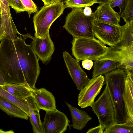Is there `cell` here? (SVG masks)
Returning a JSON list of instances; mask_svg holds the SVG:
<instances>
[{
    "label": "cell",
    "mask_w": 133,
    "mask_h": 133,
    "mask_svg": "<svg viewBox=\"0 0 133 133\" xmlns=\"http://www.w3.org/2000/svg\"><path fill=\"white\" fill-rule=\"evenodd\" d=\"M21 37H5L0 43V72L5 83L23 84L32 89L41 70L30 44Z\"/></svg>",
    "instance_id": "cell-1"
},
{
    "label": "cell",
    "mask_w": 133,
    "mask_h": 133,
    "mask_svg": "<svg viewBox=\"0 0 133 133\" xmlns=\"http://www.w3.org/2000/svg\"><path fill=\"white\" fill-rule=\"evenodd\" d=\"M127 74L119 68L105 74V81L112 101L115 111V123H125L128 118L123 95Z\"/></svg>",
    "instance_id": "cell-2"
},
{
    "label": "cell",
    "mask_w": 133,
    "mask_h": 133,
    "mask_svg": "<svg viewBox=\"0 0 133 133\" xmlns=\"http://www.w3.org/2000/svg\"><path fill=\"white\" fill-rule=\"evenodd\" d=\"M65 8L64 0H56L53 3L44 5L41 8L33 17L35 37L45 38L49 34L51 25L63 14Z\"/></svg>",
    "instance_id": "cell-3"
},
{
    "label": "cell",
    "mask_w": 133,
    "mask_h": 133,
    "mask_svg": "<svg viewBox=\"0 0 133 133\" xmlns=\"http://www.w3.org/2000/svg\"><path fill=\"white\" fill-rule=\"evenodd\" d=\"M83 9V8H74L66 16L63 27L74 37L94 38V13L86 16L84 14Z\"/></svg>",
    "instance_id": "cell-4"
},
{
    "label": "cell",
    "mask_w": 133,
    "mask_h": 133,
    "mask_svg": "<svg viewBox=\"0 0 133 133\" xmlns=\"http://www.w3.org/2000/svg\"><path fill=\"white\" fill-rule=\"evenodd\" d=\"M72 55L78 61L86 59L95 61L106 53L108 47L95 38L74 37Z\"/></svg>",
    "instance_id": "cell-5"
},
{
    "label": "cell",
    "mask_w": 133,
    "mask_h": 133,
    "mask_svg": "<svg viewBox=\"0 0 133 133\" xmlns=\"http://www.w3.org/2000/svg\"><path fill=\"white\" fill-rule=\"evenodd\" d=\"M121 40L114 45L107 48L106 53L98 60L110 59L122 63L128 55L133 54V21L127 22Z\"/></svg>",
    "instance_id": "cell-6"
},
{
    "label": "cell",
    "mask_w": 133,
    "mask_h": 133,
    "mask_svg": "<svg viewBox=\"0 0 133 133\" xmlns=\"http://www.w3.org/2000/svg\"><path fill=\"white\" fill-rule=\"evenodd\" d=\"M124 25H117L95 18L93 22V32L96 37L104 44L112 46L118 42L123 36Z\"/></svg>",
    "instance_id": "cell-7"
},
{
    "label": "cell",
    "mask_w": 133,
    "mask_h": 133,
    "mask_svg": "<svg viewBox=\"0 0 133 133\" xmlns=\"http://www.w3.org/2000/svg\"><path fill=\"white\" fill-rule=\"evenodd\" d=\"M90 107L97 116L100 125L107 128L115 123L114 109L106 85L100 96Z\"/></svg>",
    "instance_id": "cell-8"
},
{
    "label": "cell",
    "mask_w": 133,
    "mask_h": 133,
    "mask_svg": "<svg viewBox=\"0 0 133 133\" xmlns=\"http://www.w3.org/2000/svg\"><path fill=\"white\" fill-rule=\"evenodd\" d=\"M104 77L101 75L90 79L80 90L78 98V105L81 108L90 107L104 85Z\"/></svg>",
    "instance_id": "cell-9"
},
{
    "label": "cell",
    "mask_w": 133,
    "mask_h": 133,
    "mask_svg": "<svg viewBox=\"0 0 133 133\" xmlns=\"http://www.w3.org/2000/svg\"><path fill=\"white\" fill-rule=\"evenodd\" d=\"M66 115L57 109L46 112L42 122L43 133H63L69 125Z\"/></svg>",
    "instance_id": "cell-10"
},
{
    "label": "cell",
    "mask_w": 133,
    "mask_h": 133,
    "mask_svg": "<svg viewBox=\"0 0 133 133\" xmlns=\"http://www.w3.org/2000/svg\"><path fill=\"white\" fill-rule=\"evenodd\" d=\"M64 60L70 75L77 90H82L90 79L81 67L79 61L73 58L68 52L63 53Z\"/></svg>",
    "instance_id": "cell-11"
},
{
    "label": "cell",
    "mask_w": 133,
    "mask_h": 133,
    "mask_svg": "<svg viewBox=\"0 0 133 133\" xmlns=\"http://www.w3.org/2000/svg\"><path fill=\"white\" fill-rule=\"evenodd\" d=\"M30 38L33 40L30 45L39 59L43 63L50 61L55 49L49 34L44 39L31 36Z\"/></svg>",
    "instance_id": "cell-12"
},
{
    "label": "cell",
    "mask_w": 133,
    "mask_h": 133,
    "mask_svg": "<svg viewBox=\"0 0 133 133\" xmlns=\"http://www.w3.org/2000/svg\"><path fill=\"white\" fill-rule=\"evenodd\" d=\"M2 30L6 36L12 39L17 37V34L23 37L18 31L12 18L8 0H0Z\"/></svg>",
    "instance_id": "cell-13"
},
{
    "label": "cell",
    "mask_w": 133,
    "mask_h": 133,
    "mask_svg": "<svg viewBox=\"0 0 133 133\" xmlns=\"http://www.w3.org/2000/svg\"><path fill=\"white\" fill-rule=\"evenodd\" d=\"M32 93L39 110H43L46 112L57 109L55 98L51 92L45 88L33 89Z\"/></svg>",
    "instance_id": "cell-14"
},
{
    "label": "cell",
    "mask_w": 133,
    "mask_h": 133,
    "mask_svg": "<svg viewBox=\"0 0 133 133\" xmlns=\"http://www.w3.org/2000/svg\"><path fill=\"white\" fill-rule=\"evenodd\" d=\"M110 3H106L100 4L97 6L93 12L95 18L109 23L120 25V14L114 11L111 7Z\"/></svg>",
    "instance_id": "cell-15"
},
{
    "label": "cell",
    "mask_w": 133,
    "mask_h": 133,
    "mask_svg": "<svg viewBox=\"0 0 133 133\" xmlns=\"http://www.w3.org/2000/svg\"><path fill=\"white\" fill-rule=\"evenodd\" d=\"M94 64L93 78L105 75L119 68L122 64L121 61L110 59H103L95 61Z\"/></svg>",
    "instance_id": "cell-16"
},
{
    "label": "cell",
    "mask_w": 133,
    "mask_h": 133,
    "mask_svg": "<svg viewBox=\"0 0 133 133\" xmlns=\"http://www.w3.org/2000/svg\"><path fill=\"white\" fill-rule=\"evenodd\" d=\"M29 112V119L34 133H43L42 122L40 116L39 110L33 97L30 96L26 99Z\"/></svg>",
    "instance_id": "cell-17"
},
{
    "label": "cell",
    "mask_w": 133,
    "mask_h": 133,
    "mask_svg": "<svg viewBox=\"0 0 133 133\" xmlns=\"http://www.w3.org/2000/svg\"><path fill=\"white\" fill-rule=\"evenodd\" d=\"M65 102L68 107L71 114L73 128L81 130L92 118L85 111L72 106L65 101Z\"/></svg>",
    "instance_id": "cell-18"
},
{
    "label": "cell",
    "mask_w": 133,
    "mask_h": 133,
    "mask_svg": "<svg viewBox=\"0 0 133 133\" xmlns=\"http://www.w3.org/2000/svg\"><path fill=\"white\" fill-rule=\"evenodd\" d=\"M1 86L8 92L22 100H26V98L32 96L33 89L23 84L5 83Z\"/></svg>",
    "instance_id": "cell-19"
},
{
    "label": "cell",
    "mask_w": 133,
    "mask_h": 133,
    "mask_svg": "<svg viewBox=\"0 0 133 133\" xmlns=\"http://www.w3.org/2000/svg\"><path fill=\"white\" fill-rule=\"evenodd\" d=\"M133 82L127 75L123 97L128 118L133 121Z\"/></svg>",
    "instance_id": "cell-20"
},
{
    "label": "cell",
    "mask_w": 133,
    "mask_h": 133,
    "mask_svg": "<svg viewBox=\"0 0 133 133\" xmlns=\"http://www.w3.org/2000/svg\"><path fill=\"white\" fill-rule=\"evenodd\" d=\"M0 109L11 117L28 120V116L18 107L0 96Z\"/></svg>",
    "instance_id": "cell-21"
},
{
    "label": "cell",
    "mask_w": 133,
    "mask_h": 133,
    "mask_svg": "<svg viewBox=\"0 0 133 133\" xmlns=\"http://www.w3.org/2000/svg\"><path fill=\"white\" fill-rule=\"evenodd\" d=\"M0 96L18 107L29 117V108L26 100H23L17 98L5 90L0 85Z\"/></svg>",
    "instance_id": "cell-22"
},
{
    "label": "cell",
    "mask_w": 133,
    "mask_h": 133,
    "mask_svg": "<svg viewBox=\"0 0 133 133\" xmlns=\"http://www.w3.org/2000/svg\"><path fill=\"white\" fill-rule=\"evenodd\" d=\"M103 133H133V121L128 118L124 123H115L105 128Z\"/></svg>",
    "instance_id": "cell-23"
},
{
    "label": "cell",
    "mask_w": 133,
    "mask_h": 133,
    "mask_svg": "<svg viewBox=\"0 0 133 133\" xmlns=\"http://www.w3.org/2000/svg\"><path fill=\"white\" fill-rule=\"evenodd\" d=\"M133 0H125L124 8L120 13L125 23L133 20Z\"/></svg>",
    "instance_id": "cell-24"
},
{
    "label": "cell",
    "mask_w": 133,
    "mask_h": 133,
    "mask_svg": "<svg viewBox=\"0 0 133 133\" xmlns=\"http://www.w3.org/2000/svg\"><path fill=\"white\" fill-rule=\"evenodd\" d=\"M64 2L65 8H74L92 6L97 1L96 0H65Z\"/></svg>",
    "instance_id": "cell-25"
},
{
    "label": "cell",
    "mask_w": 133,
    "mask_h": 133,
    "mask_svg": "<svg viewBox=\"0 0 133 133\" xmlns=\"http://www.w3.org/2000/svg\"><path fill=\"white\" fill-rule=\"evenodd\" d=\"M30 17L32 13H36L38 11L36 5L32 0H20Z\"/></svg>",
    "instance_id": "cell-26"
},
{
    "label": "cell",
    "mask_w": 133,
    "mask_h": 133,
    "mask_svg": "<svg viewBox=\"0 0 133 133\" xmlns=\"http://www.w3.org/2000/svg\"><path fill=\"white\" fill-rule=\"evenodd\" d=\"M9 6L15 11L16 14L25 11L20 0H8Z\"/></svg>",
    "instance_id": "cell-27"
},
{
    "label": "cell",
    "mask_w": 133,
    "mask_h": 133,
    "mask_svg": "<svg viewBox=\"0 0 133 133\" xmlns=\"http://www.w3.org/2000/svg\"><path fill=\"white\" fill-rule=\"evenodd\" d=\"M119 68L133 69V54L128 56Z\"/></svg>",
    "instance_id": "cell-28"
},
{
    "label": "cell",
    "mask_w": 133,
    "mask_h": 133,
    "mask_svg": "<svg viewBox=\"0 0 133 133\" xmlns=\"http://www.w3.org/2000/svg\"><path fill=\"white\" fill-rule=\"evenodd\" d=\"M125 2V0H112L110 5L113 8L115 7H119L120 9L119 13L120 14L124 8Z\"/></svg>",
    "instance_id": "cell-29"
},
{
    "label": "cell",
    "mask_w": 133,
    "mask_h": 133,
    "mask_svg": "<svg viewBox=\"0 0 133 133\" xmlns=\"http://www.w3.org/2000/svg\"><path fill=\"white\" fill-rule=\"evenodd\" d=\"M105 128L104 126L99 124L97 127L89 129L86 133H103Z\"/></svg>",
    "instance_id": "cell-30"
},
{
    "label": "cell",
    "mask_w": 133,
    "mask_h": 133,
    "mask_svg": "<svg viewBox=\"0 0 133 133\" xmlns=\"http://www.w3.org/2000/svg\"><path fill=\"white\" fill-rule=\"evenodd\" d=\"M82 65L84 68L90 70L93 66V62L91 60H84L82 61Z\"/></svg>",
    "instance_id": "cell-31"
},
{
    "label": "cell",
    "mask_w": 133,
    "mask_h": 133,
    "mask_svg": "<svg viewBox=\"0 0 133 133\" xmlns=\"http://www.w3.org/2000/svg\"><path fill=\"white\" fill-rule=\"evenodd\" d=\"M5 36H6L2 29L1 16V15H0V41Z\"/></svg>",
    "instance_id": "cell-32"
},
{
    "label": "cell",
    "mask_w": 133,
    "mask_h": 133,
    "mask_svg": "<svg viewBox=\"0 0 133 133\" xmlns=\"http://www.w3.org/2000/svg\"><path fill=\"white\" fill-rule=\"evenodd\" d=\"M83 12L85 15L88 16L91 15L93 12L91 8L88 6L85 7L83 9Z\"/></svg>",
    "instance_id": "cell-33"
},
{
    "label": "cell",
    "mask_w": 133,
    "mask_h": 133,
    "mask_svg": "<svg viewBox=\"0 0 133 133\" xmlns=\"http://www.w3.org/2000/svg\"><path fill=\"white\" fill-rule=\"evenodd\" d=\"M97 3L99 5L107 3H111L112 0H96Z\"/></svg>",
    "instance_id": "cell-34"
},
{
    "label": "cell",
    "mask_w": 133,
    "mask_h": 133,
    "mask_svg": "<svg viewBox=\"0 0 133 133\" xmlns=\"http://www.w3.org/2000/svg\"><path fill=\"white\" fill-rule=\"evenodd\" d=\"M44 3V5H48L54 2L56 0H42Z\"/></svg>",
    "instance_id": "cell-35"
},
{
    "label": "cell",
    "mask_w": 133,
    "mask_h": 133,
    "mask_svg": "<svg viewBox=\"0 0 133 133\" xmlns=\"http://www.w3.org/2000/svg\"><path fill=\"white\" fill-rule=\"evenodd\" d=\"M5 83L4 80L0 72V85H3Z\"/></svg>",
    "instance_id": "cell-36"
},
{
    "label": "cell",
    "mask_w": 133,
    "mask_h": 133,
    "mask_svg": "<svg viewBox=\"0 0 133 133\" xmlns=\"http://www.w3.org/2000/svg\"><path fill=\"white\" fill-rule=\"evenodd\" d=\"M14 132L12 130L8 131H4L2 129H0V133H14Z\"/></svg>",
    "instance_id": "cell-37"
},
{
    "label": "cell",
    "mask_w": 133,
    "mask_h": 133,
    "mask_svg": "<svg viewBox=\"0 0 133 133\" xmlns=\"http://www.w3.org/2000/svg\"><path fill=\"white\" fill-rule=\"evenodd\" d=\"M0 15H1V7L0 0Z\"/></svg>",
    "instance_id": "cell-38"
}]
</instances>
